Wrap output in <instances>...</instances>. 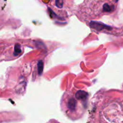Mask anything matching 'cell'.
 <instances>
[{
	"mask_svg": "<svg viewBox=\"0 0 123 123\" xmlns=\"http://www.w3.org/2000/svg\"><path fill=\"white\" fill-rule=\"evenodd\" d=\"M103 10L105 12H111L113 10V8H112V6H109L108 4H105L103 6Z\"/></svg>",
	"mask_w": 123,
	"mask_h": 123,
	"instance_id": "2",
	"label": "cell"
},
{
	"mask_svg": "<svg viewBox=\"0 0 123 123\" xmlns=\"http://www.w3.org/2000/svg\"><path fill=\"white\" fill-rule=\"evenodd\" d=\"M65 101H66L65 108H66L67 114L73 115L77 113L79 108V103L77 101V99H76L72 96H67L65 99Z\"/></svg>",
	"mask_w": 123,
	"mask_h": 123,
	"instance_id": "1",
	"label": "cell"
},
{
	"mask_svg": "<svg viewBox=\"0 0 123 123\" xmlns=\"http://www.w3.org/2000/svg\"><path fill=\"white\" fill-rule=\"evenodd\" d=\"M118 1V0H115V1H116V2H117Z\"/></svg>",
	"mask_w": 123,
	"mask_h": 123,
	"instance_id": "4",
	"label": "cell"
},
{
	"mask_svg": "<svg viewBox=\"0 0 123 123\" xmlns=\"http://www.w3.org/2000/svg\"><path fill=\"white\" fill-rule=\"evenodd\" d=\"M43 62L42 61H39L38 63V74L40 75L42 74V72H43Z\"/></svg>",
	"mask_w": 123,
	"mask_h": 123,
	"instance_id": "3",
	"label": "cell"
}]
</instances>
